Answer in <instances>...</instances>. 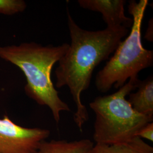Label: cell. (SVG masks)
Segmentation results:
<instances>
[{"instance_id":"8fae6325","label":"cell","mask_w":153,"mask_h":153,"mask_svg":"<svg viewBox=\"0 0 153 153\" xmlns=\"http://www.w3.org/2000/svg\"><path fill=\"white\" fill-rule=\"evenodd\" d=\"M137 137L142 139L147 140L150 142L153 141V122L149 123L138 131Z\"/></svg>"},{"instance_id":"3957f363","label":"cell","mask_w":153,"mask_h":153,"mask_svg":"<svg viewBox=\"0 0 153 153\" xmlns=\"http://www.w3.org/2000/svg\"><path fill=\"white\" fill-rule=\"evenodd\" d=\"M141 81L129 80L112 94L98 97L90 103L95 115L93 138L95 144L116 145L129 142L153 118L137 112L126 97Z\"/></svg>"},{"instance_id":"5b68a950","label":"cell","mask_w":153,"mask_h":153,"mask_svg":"<svg viewBox=\"0 0 153 153\" xmlns=\"http://www.w3.org/2000/svg\"><path fill=\"white\" fill-rule=\"evenodd\" d=\"M49 135L48 129L23 127L5 115L0 119V153H34Z\"/></svg>"},{"instance_id":"7c38bea8","label":"cell","mask_w":153,"mask_h":153,"mask_svg":"<svg viewBox=\"0 0 153 153\" xmlns=\"http://www.w3.org/2000/svg\"><path fill=\"white\" fill-rule=\"evenodd\" d=\"M145 39L149 42H153V19H150L149 22L146 33L145 35Z\"/></svg>"},{"instance_id":"6da1fadb","label":"cell","mask_w":153,"mask_h":153,"mask_svg":"<svg viewBox=\"0 0 153 153\" xmlns=\"http://www.w3.org/2000/svg\"><path fill=\"white\" fill-rule=\"evenodd\" d=\"M68 26L71 38L69 49L60 60L55 71L56 87L69 88L76 105L74 121L79 131L88 120L86 106L81 101V94L89 88L93 71L115 52L129 30L124 27L102 30L88 31L80 27L69 11Z\"/></svg>"},{"instance_id":"277c9868","label":"cell","mask_w":153,"mask_h":153,"mask_svg":"<svg viewBox=\"0 0 153 153\" xmlns=\"http://www.w3.org/2000/svg\"><path fill=\"white\" fill-rule=\"evenodd\" d=\"M148 3V0L129 2L128 11L133 16L131 31L95 77V86L99 91L121 88L128 79L139 80L138 73L153 66V51L145 49L141 42L142 21Z\"/></svg>"},{"instance_id":"52a82bcc","label":"cell","mask_w":153,"mask_h":153,"mask_svg":"<svg viewBox=\"0 0 153 153\" xmlns=\"http://www.w3.org/2000/svg\"><path fill=\"white\" fill-rule=\"evenodd\" d=\"M136 93L129 94L128 102L141 115L153 118V78L150 76L141 81Z\"/></svg>"},{"instance_id":"ba28073f","label":"cell","mask_w":153,"mask_h":153,"mask_svg":"<svg viewBox=\"0 0 153 153\" xmlns=\"http://www.w3.org/2000/svg\"><path fill=\"white\" fill-rule=\"evenodd\" d=\"M94 145V143L87 138L72 141H44L34 153H89Z\"/></svg>"},{"instance_id":"8992f818","label":"cell","mask_w":153,"mask_h":153,"mask_svg":"<svg viewBox=\"0 0 153 153\" xmlns=\"http://www.w3.org/2000/svg\"><path fill=\"white\" fill-rule=\"evenodd\" d=\"M78 3L83 9L101 13L107 27H131L132 19L125 14V0H79Z\"/></svg>"},{"instance_id":"9c48e42d","label":"cell","mask_w":153,"mask_h":153,"mask_svg":"<svg viewBox=\"0 0 153 153\" xmlns=\"http://www.w3.org/2000/svg\"><path fill=\"white\" fill-rule=\"evenodd\" d=\"M89 153H153V147L137 136L124 143L95 144Z\"/></svg>"},{"instance_id":"30bf717a","label":"cell","mask_w":153,"mask_h":153,"mask_svg":"<svg viewBox=\"0 0 153 153\" xmlns=\"http://www.w3.org/2000/svg\"><path fill=\"white\" fill-rule=\"evenodd\" d=\"M27 5L22 0H0V14L12 16L25 11Z\"/></svg>"},{"instance_id":"7a4b0ae2","label":"cell","mask_w":153,"mask_h":153,"mask_svg":"<svg viewBox=\"0 0 153 153\" xmlns=\"http://www.w3.org/2000/svg\"><path fill=\"white\" fill-rule=\"evenodd\" d=\"M69 47L68 43L43 46L34 42L0 46V58L19 68L26 76V94L39 105L47 106L56 123L60 120L61 112H70L71 109L60 98L52 81L51 72Z\"/></svg>"}]
</instances>
